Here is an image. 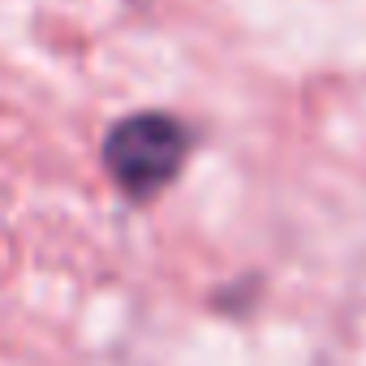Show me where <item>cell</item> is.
I'll list each match as a JSON object with an SVG mask.
<instances>
[{"instance_id":"obj_2","label":"cell","mask_w":366,"mask_h":366,"mask_svg":"<svg viewBox=\"0 0 366 366\" xmlns=\"http://www.w3.org/2000/svg\"><path fill=\"white\" fill-rule=\"evenodd\" d=\"M129 5H147V0H129Z\"/></svg>"},{"instance_id":"obj_1","label":"cell","mask_w":366,"mask_h":366,"mask_svg":"<svg viewBox=\"0 0 366 366\" xmlns=\"http://www.w3.org/2000/svg\"><path fill=\"white\" fill-rule=\"evenodd\" d=\"M190 155V129L168 112L121 117L104 138V168L125 199H155Z\"/></svg>"}]
</instances>
